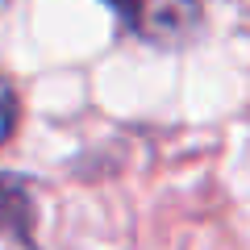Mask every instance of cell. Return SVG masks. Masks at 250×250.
<instances>
[{"instance_id":"obj_1","label":"cell","mask_w":250,"mask_h":250,"mask_svg":"<svg viewBox=\"0 0 250 250\" xmlns=\"http://www.w3.org/2000/svg\"><path fill=\"white\" fill-rule=\"evenodd\" d=\"M125 29L146 42H179L200 25V0H108Z\"/></svg>"},{"instance_id":"obj_2","label":"cell","mask_w":250,"mask_h":250,"mask_svg":"<svg viewBox=\"0 0 250 250\" xmlns=\"http://www.w3.org/2000/svg\"><path fill=\"white\" fill-rule=\"evenodd\" d=\"M0 229L21 242L34 238V196L13 175H0Z\"/></svg>"},{"instance_id":"obj_3","label":"cell","mask_w":250,"mask_h":250,"mask_svg":"<svg viewBox=\"0 0 250 250\" xmlns=\"http://www.w3.org/2000/svg\"><path fill=\"white\" fill-rule=\"evenodd\" d=\"M13 117H17V100H13V92H9V83L0 80V142L13 134Z\"/></svg>"}]
</instances>
